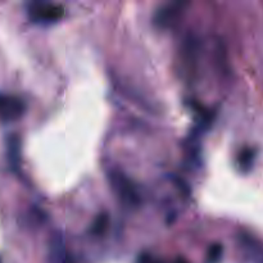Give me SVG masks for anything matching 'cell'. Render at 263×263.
I'll list each match as a JSON object with an SVG mask.
<instances>
[{
  "instance_id": "obj_1",
  "label": "cell",
  "mask_w": 263,
  "mask_h": 263,
  "mask_svg": "<svg viewBox=\"0 0 263 263\" xmlns=\"http://www.w3.org/2000/svg\"><path fill=\"white\" fill-rule=\"evenodd\" d=\"M64 14V8L59 4L46 2H32L27 4V15L33 23L50 25L58 22Z\"/></svg>"
},
{
  "instance_id": "obj_2",
  "label": "cell",
  "mask_w": 263,
  "mask_h": 263,
  "mask_svg": "<svg viewBox=\"0 0 263 263\" xmlns=\"http://www.w3.org/2000/svg\"><path fill=\"white\" fill-rule=\"evenodd\" d=\"M26 110V104L17 95L0 92V121L13 122L20 120Z\"/></svg>"
},
{
  "instance_id": "obj_3",
  "label": "cell",
  "mask_w": 263,
  "mask_h": 263,
  "mask_svg": "<svg viewBox=\"0 0 263 263\" xmlns=\"http://www.w3.org/2000/svg\"><path fill=\"white\" fill-rule=\"evenodd\" d=\"M110 182L113 184L115 192L123 202L127 204H136L139 202V197L133 184L122 174H110Z\"/></svg>"
},
{
  "instance_id": "obj_4",
  "label": "cell",
  "mask_w": 263,
  "mask_h": 263,
  "mask_svg": "<svg viewBox=\"0 0 263 263\" xmlns=\"http://www.w3.org/2000/svg\"><path fill=\"white\" fill-rule=\"evenodd\" d=\"M184 8V3H174V4L166 5V7L162 8L161 10H158V13L156 14V18H154V20H156V23L157 25L162 26V27L172 25V23L180 17V14L182 13Z\"/></svg>"
},
{
  "instance_id": "obj_5",
  "label": "cell",
  "mask_w": 263,
  "mask_h": 263,
  "mask_svg": "<svg viewBox=\"0 0 263 263\" xmlns=\"http://www.w3.org/2000/svg\"><path fill=\"white\" fill-rule=\"evenodd\" d=\"M50 263H74L73 258L67 251L66 244L59 236H54L53 240L50 241Z\"/></svg>"
},
{
  "instance_id": "obj_6",
  "label": "cell",
  "mask_w": 263,
  "mask_h": 263,
  "mask_svg": "<svg viewBox=\"0 0 263 263\" xmlns=\"http://www.w3.org/2000/svg\"><path fill=\"white\" fill-rule=\"evenodd\" d=\"M241 247L247 256L254 263H263V246L257 239L249 235L241 236Z\"/></svg>"
},
{
  "instance_id": "obj_7",
  "label": "cell",
  "mask_w": 263,
  "mask_h": 263,
  "mask_svg": "<svg viewBox=\"0 0 263 263\" xmlns=\"http://www.w3.org/2000/svg\"><path fill=\"white\" fill-rule=\"evenodd\" d=\"M8 159L12 166H17L20 162V139L12 136L8 140Z\"/></svg>"
},
{
  "instance_id": "obj_8",
  "label": "cell",
  "mask_w": 263,
  "mask_h": 263,
  "mask_svg": "<svg viewBox=\"0 0 263 263\" xmlns=\"http://www.w3.org/2000/svg\"><path fill=\"white\" fill-rule=\"evenodd\" d=\"M254 161V152L253 149L246 148L239 153L238 156V164L243 171H247V170L251 168L252 163Z\"/></svg>"
},
{
  "instance_id": "obj_9",
  "label": "cell",
  "mask_w": 263,
  "mask_h": 263,
  "mask_svg": "<svg viewBox=\"0 0 263 263\" xmlns=\"http://www.w3.org/2000/svg\"><path fill=\"white\" fill-rule=\"evenodd\" d=\"M223 253V249L220 244H216V246H212L208 251V256L207 259L210 263H217L221 259Z\"/></svg>"
},
{
  "instance_id": "obj_10",
  "label": "cell",
  "mask_w": 263,
  "mask_h": 263,
  "mask_svg": "<svg viewBox=\"0 0 263 263\" xmlns=\"http://www.w3.org/2000/svg\"><path fill=\"white\" fill-rule=\"evenodd\" d=\"M107 225H108V217L105 215H100L99 217L95 220L94 225H92V233L102 234L103 231L107 229Z\"/></svg>"
},
{
  "instance_id": "obj_11",
  "label": "cell",
  "mask_w": 263,
  "mask_h": 263,
  "mask_svg": "<svg viewBox=\"0 0 263 263\" xmlns=\"http://www.w3.org/2000/svg\"><path fill=\"white\" fill-rule=\"evenodd\" d=\"M136 263H159V262L157 261L153 256H151V254H141Z\"/></svg>"
}]
</instances>
